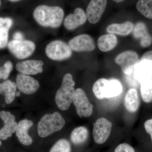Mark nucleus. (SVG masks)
<instances>
[{
    "mask_svg": "<svg viewBox=\"0 0 152 152\" xmlns=\"http://www.w3.org/2000/svg\"><path fill=\"white\" fill-rule=\"evenodd\" d=\"M46 54L49 58L55 61H62L69 58L72 56L70 47L63 41H53L47 46Z\"/></svg>",
    "mask_w": 152,
    "mask_h": 152,
    "instance_id": "nucleus-5",
    "label": "nucleus"
},
{
    "mask_svg": "<svg viewBox=\"0 0 152 152\" xmlns=\"http://www.w3.org/2000/svg\"><path fill=\"white\" fill-rule=\"evenodd\" d=\"M16 84L20 91L26 95L34 94L40 87L39 83L36 79L20 73L17 76Z\"/></svg>",
    "mask_w": 152,
    "mask_h": 152,
    "instance_id": "nucleus-13",
    "label": "nucleus"
},
{
    "mask_svg": "<svg viewBox=\"0 0 152 152\" xmlns=\"http://www.w3.org/2000/svg\"><path fill=\"white\" fill-rule=\"evenodd\" d=\"M115 152H135L132 146L126 143L120 144L115 149Z\"/></svg>",
    "mask_w": 152,
    "mask_h": 152,
    "instance_id": "nucleus-29",
    "label": "nucleus"
},
{
    "mask_svg": "<svg viewBox=\"0 0 152 152\" xmlns=\"http://www.w3.org/2000/svg\"><path fill=\"white\" fill-rule=\"evenodd\" d=\"M122 91V85L116 79H99L95 82L93 86V92L99 99L117 96L121 94Z\"/></svg>",
    "mask_w": 152,
    "mask_h": 152,
    "instance_id": "nucleus-4",
    "label": "nucleus"
},
{
    "mask_svg": "<svg viewBox=\"0 0 152 152\" xmlns=\"http://www.w3.org/2000/svg\"><path fill=\"white\" fill-rule=\"evenodd\" d=\"M33 15L36 21L42 26L57 28L61 24L64 13L60 7L43 5L35 9Z\"/></svg>",
    "mask_w": 152,
    "mask_h": 152,
    "instance_id": "nucleus-1",
    "label": "nucleus"
},
{
    "mask_svg": "<svg viewBox=\"0 0 152 152\" xmlns=\"http://www.w3.org/2000/svg\"><path fill=\"white\" fill-rule=\"evenodd\" d=\"M65 124V120L59 112L45 114L38 123V135L41 137H46L61 130Z\"/></svg>",
    "mask_w": 152,
    "mask_h": 152,
    "instance_id": "nucleus-3",
    "label": "nucleus"
},
{
    "mask_svg": "<svg viewBox=\"0 0 152 152\" xmlns=\"http://www.w3.org/2000/svg\"><path fill=\"white\" fill-rule=\"evenodd\" d=\"M12 2H16L18 1H21V0H9Z\"/></svg>",
    "mask_w": 152,
    "mask_h": 152,
    "instance_id": "nucleus-35",
    "label": "nucleus"
},
{
    "mask_svg": "<svg viewBox=\"0 0 152 152\" xmlns=\"http://www.w3.org/2000/svg\"><path fill=\"white\" fill-rule=\"evenodd\" d=\"M118 44V39L113 34H109L100 36L98 39L97 45L101 51L107 52L115 48Z\"/></svg>",
    "mask_w": 152,
    "mask_h": 152,
    "instance_id": "nucleus-22",
    "label": "nucleus"
},
{
    "mask_svg": "<svg viewBox=\"0 0 152 152\" xmlns=\"http://www.w3.org/2000/svg\"><path fill=\"white\" fill-rule=\"evenodd\" d=\"M72 148L69 142L66 139L59 140L53 146L49 152H71Z\"/></svg>",
    "mask_w": 152,
    "mask_h": 152,
    "instance_id": "nucleus-27",
    "label": "nucleus"
},
{
    "mask_svg": "<svg viewBox=\"0 0 152 152\" xmlns=\"http://www.w3.org/2000/svg\"><path fill=\"white\" fill-rule=\"evenodd\" d=\"M16 84L10 80H7L0 83V95H4L7 104L12 103L16 96Z\"/></svg>",
    "mask_w": 152,
    "mask_h": 152,
    "instance_id": "nucleus-20",
    "label": "nucleus"
},
{
    "mask_svg": "<svg viewBox=\"0 0 152 152\" xmlns=\"http://www.w3.org/2000/svg\"><path fill=\"white\" fill-rule=\"evenodd\" d=\"M113 124L104 118H100L96 121L94 126L93 136L95 142L99 145L104 143L109 138Z\"/></svg>",
    "mask_w": 152,
    "mask_h": 152,
    "instance_id": "nucleus-7",
    "label": "nucleus"
},
{
    "mask_svg": "<svg viewBox=\"0 0 152 152\" xmlns=\"http://www.w3.org/2000/svg\"><path fill=\"white\" fill-rule=\"evenodd\" d=\"M73 102L77 113L80 118H88L91 115L94 106L90 103L83 90L79 88L75 91Z\"/></svg>",
    "mask_w": 152,
    "mask_h": 152,
    "instance_id": "nucleus-6",
    "label": "nucleus"
},
{
    "mask_svg": "<svg viewBox=\"0 0 152 152\" xmlns=\"http://www.w3.org/2000/svg\"><path fill=\"white\" fill-rule=\"evenodd\" d=\"M134 25L129 21L123 23H113L110 25L107 28L108 33L113 34L126 36L130 34L132 32Z\"/></svg>",
    "mask_w": 152,
    "mask_h": 152,
    "instance_id": "nucleus-21",
    "label": "nucleus"
},
{
    "mask_svg": "<svg viewBox=\"0 0 152 152\" xmlns=\"http://www.w3.org/2000/svg\"><path fill=\"white\" fill-rule=\"evenodd\" d=\"M141 59H145L152 61V50L146 52L143 55Z\"/></svg>",
    "mask_w": 152,
    "mask_h": 152,
    "instance_id": "nucleus-31",
    "label": "nucleus"
},
{
    "mask_svg": "<svg viewBox=\"0 0 152 152\" xmlns=\"http://www.w3.org/2000/svg\"><path fill=\"white\" fill-rule=\"evenodd\" d=\"M88 135V131L86 128L78 127L72 131L70 136L71 141L75 145H81L87 140Z\"/></svg>",
    "mask_w": 152,
    "mask_h": 152,
    "instance_id": "nucleus-24",
    "label": "nucleus"
},
{
    "mask_svg": "<svg viewBox=\"0 0 152 152\" xmlns=\"http://www.w3.org/2000/svg\"><path fill=\"white\" fill-rule=\"evenodd\" d=\"M141 83L140 93L142 99L145 102L149 103L152 101V78L147 79Z\"/></svg>",
    "mask_w": 152,
    "mask_h": 152,
    "instance_id": "nucleus-25",
    "label": "nucleus"
},
{
    "mask_svg": "<svg viewBox=\"0 0 152 152\" xmlns=\"http://www.w3.org/2000/svg\"><path fill=\"white\" fill-rule=\"evenodd\" d=\"M144 127L146 132L151 136L152 141V118L147 120L144 123Z\"/></svg>",
    "mask_w": 152,
    "mask_h": 152,
    "instance_id": "nucleus-30",
    "label": "nucleus"
},
{
    "mask_svg": "<svg viewBox=\"0 0 152 152\" xmlns=\"http://www.w3.org/2000/svg\"><path fill=\"white\" fill-rule=\"evenodd\" d=\"M12 23V20L10 18H0V49L7 45L9 31Z\"/></svg>",
    "mask_w": 152,
    "mask_h": 152,
    "instance_id": "nucleus-23",
    "label": "nucleus"
},
{
    "mask_svg": "<svg viewBox=\"0 0 152 152\" xmlns=\"http://www.w3.org/2000/svg\"><path fill=\"white\" fill-rule=\"evenodd\" d=\"M20 92L19 91L16 92V96L17 97H19V96H20Z\"/></svg>",
    "mask_w": 152,
    "mask_h": 152,
    "instance_id": "nucleus-34",
    "label": "nucleus"
},
{
    "mask_svg": "<svg viewBox=\"0 0 152 152\" xmlns=\"http://www.w3.org/2000/svg\"><path fill=\"white\" fill-rule=\"evenodd\" d=\"M75 82L70 74H66L63 77L62 83L55 96V102L61 110L65 111L69 108L73 100L75 89Z\"/></svg>",
    "mask_w": 152,
    "mask_h": 152,
    "instance_id": "nucleus-2",
    "label": "nucleus"
},
{
    "mask_svg": "<svg viewBox=\"0 0 152 152\" xmlns=\"http://www.w3.org/2000/svg\"><path fill=\"white\" fill-rule=\"evenodd\" d=\"M112 1H113L115 2L119 3L122 2L124 1L125 0H112Z\"/></svg>",
    "mask_w": 152,
    "mask_h": 152,
    "instance_id": "nucleus-33",
    "label": "nucleus"
},
{
    "mask_svg": "<svg viewBox=\"0 0 152 152\" xmlns=\"http://www.w3.org/2000/svg\"><path fill=\"white\" fill-rule=\"evenodd\" d=\"M134 76L136 79L141 83L152 77V61L141 59L138 62L135 67Z\"/></svg>",
    "mask_w": 152,
    "mask_h": 152,
    "instance_id": "nucleus-17",
    "label": "nucleus"
},
{
    "mask_svg": "<svg viewBox=\"0 0 152 152\" xmlns=\"http://www.w3.org/2000/svg\"><path fill=\"white\" fill-rule=\"evenodd\" d=\"M140 101L137 91L131 88L126 94L124 99V105L127 110L130 113H135L138 110Z\"/></svg>",
    "mask_w": 152,
    "mask_h": 152,
    "instance_id": "nucleus-19",
    "label": "nucleus"
},
{
    "mask_svg": "<svg viewBox=\"0 0 152 152\" xmlns=\"http://www.w3.org/2000/svg\"><path fill=\"white\" fill-rule=\"evenodd\" d=\"M13 38L15 40L23 41V40L24 36L21 33L17 32L14 34Z\"/></svg>",
    "mask_w": 152,
    "mask_h": 152,
    "instance_id": "nucleus-32",
    "label": "nucleus"
},
{
    "mask_svg": "<svg viewBox=\"0 0 152 152\" xmlns=\"http://www.w3.org/2000/svg\"><path fill=\"white\" fill-rule=\"evenodd\" d=\"M1 1H0V5H1Z\"/></svg>",
    "mask_w": 152,
    "mask_h": 152,
    "instance_id": "nucleus-37",
    "label": "nucleus"
},
{
    "mask_svg": "<svg viewBox=\"0 0 152 152\" xmlns=\"http://www.w3.org/2000/svg\"><path fill=\"white\" fill-rule=\"evenodd\" d=\"M136 7L142 15L152 20V0H139Z\"/></svg>",
    "mask_w": 152,
    "mask_h": 152,
    "instance_id": "nucleus-26",
    "label": "nucleus"
},
{
    "mask_svg": "<svg viewBox=\"0 0 152 152\" xmlns=\"http://www.w3.org/2000/svg\"><path fill=\"white\" fill-rule=\"evenodd\" d=\"M94 41L88 34H81L69 41V45L73 50L77 52H90L95 49Z\"/></svg>",
    "mask_w": 152,
    "mask_h": 152,
    "instance_id": "nucleus-12",
    "label": "nucleus"
},
{
    "mask_svg": "<svg viewBox=\"0 0 152 152\" xmlns=\"http://www.w3.org/2000/svg\"><path fill=\"white\" fill-rule=\"evenodd\" d=\"M12 69V64L10 61H8L5 63L3 66L0 67V80L1 79L4 80H7L10 76Z\"/></svg>",
    "mask_w": 152,
    "mask_h": 152,
    "instance_id": "nucleus-28",
    "label": "nucleus"
},
{
    "mask_svg": "<svg viewBox=\"0 0 152 152\" xmlns=\"http://www.w3.org/2000/svg\"><path fill=\"white\" fill-rule=\"evenodd\" d=\"M138 61V55L136 52L132 50L123 52L115 59V63L120 66L123 72L127 75L132 73Z\"/></svg>",
    "mask_w": 152,
    "mask_h": 152,
    "instance_id": "nucleus-9",
    "label": "nucleus"
},
{
    "mask_svg": "<svg viewBox=\"0 0 152 152\" xmlns=\"http://www.w3.org/2000/svg\"><path fill=\"white\" fill-rule=\"evenodd\" d=\"M33 125L32 121L27 119L21 120L18 124L16 135L22 145L29 146L32 144L33 139L29 135L28 131Z\"/></svg>",
    "mask_w": 152,
    "mask_h": 152,
    "instance_id": "nucleus-16",
    "label": "nucleus"
},
{
    "mask_svg": "<svg viewBox=\"0 0 152 152\" xmlns=\"http://www.w3.org/2000/svg\"><path fill=\"white\" fill-rule=\"evenodd\" d=\"M11 53L17 58L23 59L32 54L35 50V45L31 41L12 40L8 44Z\"/></svg>",
    "mask_w": 152,
    "mask_h": 152,
    "instance_id": "nucleus-8",
    "label": "nucleus"
},
{
    "mask_svg": "<svg viewBox=\"0 0 152 152\" xmlns=\"http://www.w3.org/2000/svg\"><path fill=\"white\" fill-rule=\"evenodd\" d=\"M133 35L134 37L140 40L143 48L150 46L152 43V37L148 31L146 26L142 22H138L134 27Z\"/></svg>",
    "mask_w": 152,
    "mask_h": 152,
    "instance_id": "nucleus-18",
    "label": "nucleus"
},
{
    "mask_svg": "<svg viewBox=\"0 0 152 152\" xmlns=\"http://www.w3.org/2000/svg\"><path fill=\"white\" fill-rule=\"evenodd\" d=\"M0 118L4 122V126L0 129V139L5 140L16 133L18 124L15 121V117L10 112L1 111Z\"/></svg>",
    "mask_w": 152,
    "mask_h": 152,
    "instance_id": "nucleus-11",
    "label": "nucleus"
},
{
    "mask_svg": "<svg viewBox=\"0 0 152 152\" xmlns=\"http://www.w3.org/2000/svg\"><path fill=\"white\" fill-rule=\"evenodd\" d=\"M87 18L86 13L83 9L78 7L66 17L64 20V26L67 29L72 30L85 23Z\"/></svg>",
    "mask_w": 152,
    "mask_h": 152,
    "instance_id": "nucleus-15",
    "label": "nucleus"
},
{
    "mask_svg": "<svg viewBox=\"0 0 152 152\" xmlns=\"http://www.w3.org/2000/svg\"><path fill=\"white\" fill-rule=\"evenodd\" d=\"M2 145V142L1 141V140H0V147L1 146V145Z\"/></svg>",
    "mask_w": 152,
    "mask_h": 152,
    "instance_id": "nucleus-36",
    "label": "nucleus"
},
{
    "mask_svg": "<svg viewBox=\"0 0 152 152\" xmlns=\"http://www.w3.org/2000/svg\"><path fill=\"white\" fill-rule=\"evenodd\" d=\"M107 4V0H91L86 11L87 19L91 23H99L105 11Z\"/></svg>",
    "mask_w": 152,
    "mask_h": 152,
    "instance_id": "nucleus-10",
    "label": "nucleus"
},
{
    "mask_svg": "<svg viewBox=\"0 0 152 152\" xmlns=\"http://www.w3.org/2000/svg\"><path fill=\"white\" fill-rule=\"evenodd\" d=\"M44 63L41 60H27L17 64L16 69L20 73L28 75H36L43 71Z\"/></svg>",
    "mask_w": 152,
    "mask_h": 152,
    "instance_id": "nucleus-14",
    "label": "nucleus"
}]
</instances>
